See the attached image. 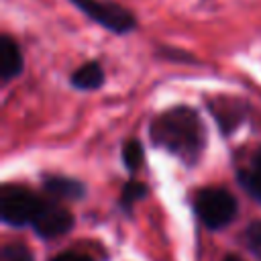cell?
<instances>
[{"label": "cell", "instance_id": "obj_7", "mask_svg": "<svg viewBox=\"0 0 261 261\" xmlns=\"http://www.w3.org/2000/svg\"><path fill=\"white\" fill-rule=\"evenodd\" d=\"M22 71V53L16 41L8 35L0 37V77L2 82H10Z\"/></svg>", "mask_w": 261, "mask_h": 261}, {"label": "cell", "instance_id": "obj_1", "mask_svg": "<svg viewBox=\"0 0 261 261\" xmlns=\"http://www.w3.org/2000/svg\"><path fill=\"white\" fill-rule=\"evenodd\" d=\"M149 135L155 145L173 153L188 165L200 159L206 145L204 122L190 106H175L159 112L149 124Z\"/></svg>", "mask_w": 261, "mask_h": 261}, {"label": "cell", "instance_id": "obj_3", "mask_svg": "<svg viewBox=\"0 0 261 261\" xmlns=\"http://www.w3.org/2000/svg\"><path fill=\"white\" fill-rule=\"evenodd\" d=\"M43 200L20 186H4L0 192V216L6 224L24 226L33 224Z\"/></svg>", "mask_w": 261, "mask_h": 261}, {"label": "cell", "instance_id": "obj_4", "mask_svg": "<svg viewBox=\"0 0 261 261\" xmlns=\"http://www.w3.org/2000/svg\"><path fill=\"white\" fill-rule=\"evenodd\" d=\"M69 2L75 8H80L84 14H88L94 22L108 29L110 33L124 35L133 31L137 24L133 12H128L124 6L116 2H106V0H69Z\"/></svg>", "mask_w": 261, "mask_h": 261}, {"label": "cell", "instance_id": "obj_16", "mask_svg": "<svg viewBox=\"0 0 261 261\" xmlns=\"http://www.w3.org/2000/svg\"><path fill=\"white\" fill-rule=\"evenodd\" d=\"M251 165H255V167L261 169V149L255 151V155H253V159H251Z\"/></svg>", "mask_w": 261, "mask_h": 261}, {"label": "cell", "instance_id": "obj_10", "mask_svg": "<svg viewBox=\"0 0 261 261\" xmlns=\"http://www.w3.org/2000/svg\"><path fill=\"white\" fill-rule=\"evenodd\" d=\"M237 177H239V184H241L257 202H261V169L249 165L247 169H241V171L237 173Z\"/></svg>", "mask_w": 261, "mask_h": 261}, {"label": "cell", "instance_id": "obj_17", "mask_svg": "<svg viewBox=\"0 0 261 261\" xmlns=\"http://www.w3.org/2000/svg\"><path fill=\"white\" fill-rule=\"evenodd\" d=\"M222 261H243V259H241V257H237V255H226Z\"/></svg>", "mask_w": 261, "mask_h": 261}, {"label": "cell", "instance_id": "obj_13", "mask_svg": "<svg viewBox=\"0 0 261 261\" xmlns=\"http://www.w3.org/2000/svg\"><path fill=\"white\" fill-rule=\"evenodd\" d=\"M0 261H33V255L24 245L8 243L0 251Z\"/></svg>", "mask_w": 261, "mask_h": 261}, {"label": "cell", "instance_id": "obj_2", "mask_svg": "<svg viewBox=\"0 0 261 261\" xmlns=\"http://www.w3.org/2000/svg\"><path fill=\"white\" fill-rule=\"evenodd\" d=\"M196 214L208 228H222L237 216V200L222 188H204L196 194Z\"/></svg>", "mask_w": 261, "mask_h": 261}, {"label": "cell", "instance_id": "obj_12", "mask_svg": "<svg viewBox=\"0 0 261 261\" xmlns=\"http://www.w3.org/2000/svg\"><path fill=\"white\" fill-rule=\"evenodd\" d=\"M147 196V188L141 184V181H126L124 184V188H122V194H120V204H122V208H130L137 200H141V198H145Z\"/></svg>", "mask_w": 261, "mask_h": 261}, {"label": "cell", "instance_id": "obj_9", "mask_svg": "<svg viewBox=\"0 0 261 261\" xmlns=\"http://www.w3.org/2000/svg\"><path fill=\"white\" fill-rule=\"evenodd\" d=\"M69 82L77 90H98L104 84V69L98 61H88L71 73Z\"/></svg>", "mask_w": 261, "mask_h": 261}, {"label": "cell", "instance_id": "obj_8", "mask_svg": "<svg viewBox=\"0 0 261 261\" xmlns=\"http://www.w3.org/2000/svg\"><path fill=\"white\" fill-rule=\"evenodd\" d=\"M45 190L61 200H77L86 194V188L82 181L73 179V177H63V175H49L43 179Z\"/></svg>", "mask_w": 261, "mask_h": 261}, {"label": "cell", "instance_id": "obj_11", "mask_svg": "<svg viewBox=\"0 0 261 261\" xmlns=\"http://www.w3.org/2000/svg\"><path fill=\"white\" fill-rule=\"evenodd\" d=\"M122 163L128 171H137L143 163V147L137 139H128L122 145Z\"/></svg>", "mask_w": 261, "mask_h": 261}, {"label": "cell", "instance_id": "obj_5", "mask_svg": "<svg viewBox=\"0 0 261 261\" xmlns=\"http://www.w3.org/2000/svg\"><path fill=\"white\" fill-rule=\"evenodd\" d=\"M71 226H73L71 212L67 208L55 204V202H45V200H43V206L33 220L35 232L43 239H57V237L69 232Z\"/></svg>", "mask_w": 261, "mask_h": 261}, {"label": "cell", "instance_id": "obj_14", "mask_svg": "<svg viewBox=\"0 0 261 261\" xmlns=\"http://www.w3.org/2000/svg\"><path fill=\"white\" fill-rule=\"evenodd\" d=\"M243 237H245V245H247V249H249L255 257L261 259V220L251 222V224L247 226V230H245Z\"/></svg>", "mask_w": 261, "mask_h": 261}, {"label": "cell", "instance_id": "obj_15", "mask_svg": "<svg viewBox=\"0 0 261 261\" xmlns=\"http://www.w3.org/2000/svg\"><path fill=\"white\" fill-rule=\"evenodd\" d=\"M51 261H94V259L86 253H80V251H63V253L55 255Z\"/></svg>", "mask_w": 261, "mask_h": 261}, {"label": "cell", "instance_id": "obj_6", "mask_svg": "<svg viewBox=\"0 0 261 261\" xmlns=\"http://www.w3.org/2000/svg\"><path fill=\"white\" fill-rule=\"evenodd\" d=\"M208 108L214 114L222 133H232L241 124V120L245 118V106L237 98L222 96L216 100H208Z\"/></svg>", "mask_w": 261, "mask_h": 261}]
</instances>
